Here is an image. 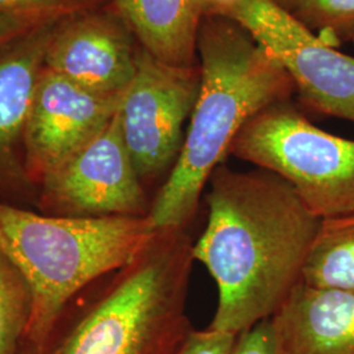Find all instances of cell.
I'll list each match as a JSON object with an SVG mask.
<instances>
[{
  "label": "cell",
  "mask_w": 354,
  "mask_h": 354,
  "mask_svg": "<svg viewBox=\"0 0 354 354\" xmlns=\"http://www.w3.org/2000/svg\"><path fill=\"white\" fill-rule=\"evenodd\" d=\"M206 188L207 221L192 253L216 285L209 328L239 335L273 317L302 282L322 219L263 168L221 165Z\"/></svg>",
  "instance_id": "6da1fadb"
},
{
  "label": "cell",
  "mask_w": 354,
  "mask_h": 354,
  "mask_svg": "<svg viewBox=\"0 0 354 354\" xmlns=\"http://www.w3.org/2000/svg\"><path fill=\"white\" fill-rule=\"evenodd\" d=\"M197 55L200 93L176 163L152 198L149 219L155 230L188 228L209 178L243 127L295 91L283 67L226 17L203 16Z\"/></svg>",
  "instance_id": "7a4b0ae2"
},
{
  "label": "cell",
  "mask_w": 354,
  "mask_h": 354,
  "mask_svg": "<svg viewBox=\"0 0 354 354\" xmlns=\"http://www.w3.org/2000/svg\"><path fill=\"white\" fill-rule=\"evenodd\" d=\"M193 241L156 230L130 263L82 291L45 354H177L193 330L187 314Z\"/></svg>",
  "instance_id": "3957f363"
},
{
  "label": "cell",
  "mask_w": 354,
  "mask_h": 354,
  "mask_svg": "<svg viewBox=\"0 0 354 354\" xmlns=\"http://www.w3.org/2000/svg\"><path fill=\"white\" fill-rule=\"evenodd\" d=\"M155 232L149 216L64 218L0 203V252L32 292L20 354H45L76 297L130 263Z\"/></svg>",
  "instance_id": "277c9868"
},
{
  "label": "cell",
  "mask_w": 354,
  "mask_h": 354,
  "mask_svg": "<svg viewBox=\"0 0 354 354\" xmlns=\"http://www.w3.org/2000/svg\"><path fill=\"white\" fill-rule=\"evenodd\" d=\"M228 155L282 177L319 219L354 214V140L314 125L290 99L253 115Z\"/></svg>",
  "instance_id": "5b68a950"
},
{
  "label": "cell",
  "mask_w": 354,
  "mask_h": 354,
  "mask_svg": "<svg viewBox=\"0 0 354 354\" xmlns=\"http://www.w3.org/2000/svg\"><path fill=\"white\" fill-rule=\"evenodd\" d=\"M203 6L205 16H222L244 28L289 74L308 109L354 124V57L272 0H203Z\"/></svg>",
  "instance_id": "8992f818"
},
{
  "label": "cell",
  "mask_w": 354,
  "mask_h": 354,
  "mask_svg": "<svg viewBox=\"0 0 354 354\" xmlns=\"http://www.w3.org/2000/svg\"><path fill=\"white\" fill-rule=\"evenodd\" d=\"M200 87V64H167L140 46L137 75L122 99L118 118L127 151L146 189L167 178L176 163L185 137L184 125Z\"/></svg>",
  "instance_id": "52a82bcc"
},
{
  "label": "cell",
  "mask_w": 354,
  "mask_h": 354,
  "mask_svg": "<svg viewBox=\"0 0 354 354\" xmlns=\"http://www.w3.org/2000/svg\"><path fill=\"white\" fill-rule=\"evenodd\" d=\"M151 201L122 138L118 112L102 134L38 185L36 210L64 218L149 216Z\"/></svg>",
  "instance_id": "ba28073f"
},
{
  "label": "cell",
  "mask_w": 354,
  "mask_h": 354,
  "mask_svg": "<svg viewBox=\"0 0 354 354\" xmlns=\"http://www.w3.org/2000/svg\"><path fill=\"white\" fill-rule=\"evenodd\" d=\"M122 99L91 92L42 68L24 127L26 169L37 188L109 127Z\"/></svg>",
  "instance_id": "9c48e42d"
},
{
  "label": "cell",
  "mask_w": 354,
  "mask_h": 354,
  "mask_svg": "<svg viewBox=\"0 0 354 354\" xmlns=\"http://www.w3.org/2000/svg\"><path fill=\"white\" fill-rule=\"evenodd\" d=\"M140 45L112 4L62 19L44 67L102 96L122 97L137 75Z\"/></svg>",
  "instance_id": "30bf717a"
},
{
  "label": "cell",
  "mask_w": 354,
  "mask_h": 354,
  "mask_svg": "<svg viewBox=\"0 0 354 354\" xmlns=\"http://www.w3.org/2000/svg\"><path fill=\"white\" fill-rule=\"evenodd\" d=\"M61 20L38 26L0 50V203L36 210L38 188L26 169L24 127L45 53Z\"/></svg>",
  "instance_id": "8fae6325"
},
{
  "label": "cell",
  "mask_w": 354,
  "mask_h": 354,
  "mask_svg": "<svg viewBox=\"0 0 354 354\" xmlns=\"http://www.w3.org/2000/svg\"><path fill=\"white\" fill-rule=\"evenodd\" d=\"M277 354H354V292L299 283L270 317Z\"/></svg>",
  "instance_id": "7c38bea8"
},
{
  "label": "cell",
  "mask_w": 354,
  "mask_h": 354,
  "mask_svg": "<svg viewBox=\"0 0 354 354\" xmlns=\"http://www.w3.org/2000/svg\"><path fill=\"white\" fill-rule=\"evenodd\" d=\"M112 6L152 57L172 66L198 64L203 0H113Z\"/></svg>",
  "instance_id": "4fadbf2b"
},
{
  "label": "cell",
  "mask_w": 354,
  "mask_h": 354,
  "mask_svg": "<svg viewBox=\"0 0 354 354\" xmlns=\"http://www.w3.org/2000/svg\"><path fill=\"white\" fill-rule=\"evenodd\" d=\"M302 283L354 292V214L322 219L304 264Z\"/></svg>",
  "instance_id": "5bb4252c"
},
{
  "label": "cell",
  "mask_w": 354,
  "mask_h": 354,
  "mask_svg": "<svg viewBox=\"0 0 354 354\" xmlns=\"http://www.w3.org/2000/svg\"><path fill=\"white\" fill-rule=\"evenodd\" d=\"M32 313V292L12 261L0 252V354H20Z\"/></svg>",
  "instance_id": "9a60e30c"
},
{
  "label": "cell",
  "mask_w": 354,
  "mask_h": 354,
  "mask_svg": "<svg viewBox=\"0 0 354 354\" xmlns=\"http://www.w3.org/2000/svg\"><path fill=\"white\" fill-rule=\"evenodd\" d=\"M291 13L332 46L354 36V0H299Z\"/></svg>",
  "instance_id": "2e32d148"
},
{
  "label": "cell",
  "mask_w": 354,
  "mask_h": 354,
  "mask_svg": "<svg viewBox=\"0 0 354 354\" xmlns=\"http://www.w3.org/2000/svg\"><path fill=\"white\" fill-rule=\"evenodd\" d=\"M113 0H0V15H36L62 19L112 4Z\"/></svg>",
  "instance_id": "e0dca14e"
},
{
  "label": "cell",
  "mask_w": 354,
  "mask_h": 354,
  "mask_svg": "<svg viewBox=\"0 0 354 354\" xmlns=\"http://www.w3.org/2000/svg\"><path fill=\"white\" fill-rule=\"evenodd\" d=\"M236 336L209 327L193 329L177 354H231Z\"/></svg>",
  "instance_id": "ac0fdd59"
},
{
  "label": "cell",
  "mask_w": 354,
  "mask_h": 354,
  "mask_svg": "<svg viewBox=\"0 0 354 354\" xmlns=\"http://www.w3.org/2000/svg\"><path fill=\"white\" fill-rule=\"evenodd\" d=\"M231 354H277L270 319L243 330L235 339Z\"/></svg>",
  "instance_id": "d6986e66"
},
{
  "label": "cell",
  "mask_w": 354,
  "mask_h": 354,
  "mask_svg": "<svg viewBox=\"0 0 354 354\" xmlns=\"http://www.w3.org/2000/svg\"><path fill=\"white\" fill-rule=\"evenodd\" d=\"M64 19V17H62ZM53 20L36 15H0V50Z\"/></svg>",
  "instance_id": "ffe728a7"
},
{
  "label": "cell",
  "mask_w": 354,
  "mask_h": 354,
  "mask_svg": "<svg viewBox=\"0 0 354 354\" xmlns=\"http://www.w3.org/2000/svg\"><path fill=\"white\" fill-rule=\"evenodd\" d=\"M274 1L281 8H283L288 12H292L294 8L297 7V4L299 3V0H272Z\"/></svg>",
  "instance_id": "44dd1931"
},
{
  "label": "cell",
  "mask_w": 354,
  "mask_h": 354,
  "mask_svg": "<svg viewBox=\"0 0 354 354\" xmlns=\"http://www.w3.org/2000/svg\"><path fill=\"white\" fill-rule=\"evenodd\" d=\"M351 42H352V44H353V45H354V36H353V37H352V39H351Z\"/></svg>",
  "instance_id": "7402d4cb"
}]
</instances>
